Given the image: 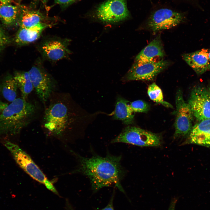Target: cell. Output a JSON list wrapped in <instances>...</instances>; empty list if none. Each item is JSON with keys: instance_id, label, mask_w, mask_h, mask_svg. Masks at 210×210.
I'll use <instances>...</instances> for the list:
<instances>
[{"instance_id": "cell-7", "label": "cell", "mask_w": 210, "mask_h": 210, "mask_svg": "<svg viewBox=\"0 0 210 210\" xmlns=\"http://www.w3.org/2000/svg\"><path fill=\"white\" fill-rule=\"evenodd\" d=\"M34 88L40 100L46 102L53 92L54 84L51 76L39 63L28 71Z\"/></svg>"}, {"instance_id": "cell-11", "label": "cell", "mask_w": 210, "mask_h": 210, "mask_svg": "<svg viewBox=\"0 0 210 210\" xmlns=\"http://www.w3.org/2000/svg\"><path fill=\"white\" fill-rule=\"evenodd\" d=\"M193 115L199 121L210 119V90L197 86L192 90L188 101Z\"/></svg>"}, {"instance_id": "cell-16", "label": "cell", "mask_w": 210, "mask_h": 210, "mask_svg": "<svg viewBox=\"0 0 210 210\" xmlns=\"http://www.w3.org/2000/svg\"><path fill=\"white\" fill-rule=\"evenodd\" d=\"M182 57L197 74H202L208 70L209 59L206 49L185 54Z\"/></svg>"}, {"instance_id": "cell-13", "label": "cell", "mask_w": 210, "mask_h": 210, "mask_svg": "<svg viewBox=\"0 0 210 210\" xmlns=\"http://www.w3.org/2000/svg\"><path fill=\"white\" fill-rule=\"evenodd\" d=\"M189 133V143L210 147V119L202 120L195 125Z\"/></svg>"}, {"instance_id": "cell-25", "label": "cell", "mask_w": 210, "mask_h": 210, "mask_svg": "<svg viewBox=\"0 0 210 210\" xmlns=\"http://www.w3.org/2000/svg\"><path fill=\"white\" fill-rule=\"evenodd\" d=\"M114 195V194H113L109 203L103 209L97 210H114L113 204Z\"/></svg>"}, {"instance_id": "cell-4", "label": "cell", "mask_w": 210, "mask_h": 210, "mask_svg": "<svg viewBox=\"0 0 210 210\" xmlns=\"http://www.w3.org/2000/svg\"><path fill=\"white\" fill-rule=\"evenodd\" d=\"M111 143H125L141 147L158 146L161 144L162 140L156 134L138 127L127 126Z\"/></svg>"}, {"instance_id": "cell-10", "label": "cell", "mask_w": 210, "mask_h": 210, "mask_svg": "<svg viewBox=\"0 0 210 210\" xmlns=\"http://www.w3.org/2000/svg\"><path fill=\"white\" fill-rule=\"evenodd\" d=\"M69 39L51 37L43 40L39 46L40 51L44 58L56 62L69 56L71 53L68 46Z\"/></svg>"}, {"instance_id": "cell-19", "label": "cell", "mask_w": 210, "mask_h": 210, "mask_svg": "<svg viewBox=\"0 0 210 210\" xmlns=\"http://www.w3.org/2000/svg\"><path fill=\"white\" fill-rule=\"evenodd\" d=\"M13 77L20 90L22 98L26 99L34 89L29 72H16Z\"/></svg>"}, {"instance_id": "cell-23", "label": "cell", "mask_w": 210, "mask_h": 210, "mask_svg": "<svg viewBox=\"0 0 210 210\" xmlns=\"http://www.w3.org/2000/svg\"><path fill=\"white\" fill-rule=\"evenodd\" d=\"M130 105L133 112L146 113L150 108L148 103L141 100L134 101L130 103Z\"/></svg>"}, {"instance_id": "cell-20", "label": "cell", "mask_w": 210, "mask_h": 210, "mask_svg": "<svg viewBox=\"0 0 210 210\" xmlns=\"http://www.w3.org/2000/svg\"><path fill=\"white\" fill-rule=\"evenodd\" d=\"M43 18L38 12L23 10L20 20V27L29 28L42 23Z\"/></svg>"}, {"instance_id": "cell-9", "label": "cell", "mask_w": 210, "mask_h": 210, "mask_svg": "<svg viewBox=\"0 0 210 210\" xmlns=\"http://www.w3.org/2000/svg\"><path fill=\"white\" fill-rule=\"evenodd\" d=\"M184 14L167 8L155 11L150 17L147 23L148 28L154 33L175 27L184 20Z\"/></svg>"}, {"instance_id": "cell-26", "label": "cell", "mask_w": 210, "mask_h": 210, "mask_svg": "<svg viewBox=\"0 0 210 210\" xmlns=\"http://www.w3.org/2000/svg\"><path fill=\"white\" fill-rule=\"evenodd\" d=\"M75 0H56V2L58 4L63 5H68Z\"/></svg>"}, {"instance_id": "cell-2", "label": "cell", "mask_w": 210, "mask_h": 210, "mask_svg": "<svg viewBox=\"0 0 210 210\" xmlns=\"http://www.w3.org/2000/svg\"><path fill=\"white\" fill-rule=\"evenodd\" d=\"M51 101L44 114V126L52 135L61 136L84 123L85 117L69 96L61 94Z\"/></svg>"}, {"instance_id": "cell-3", "label": "cell", "mask_w": 210, "mask_h": 210, "mask_svg": "<svg viewBox=\"0 0 210 210\" xmlns=\"http://www.w3.org/2000/svg\"><path fill=\"white\" fill-rule=\"evenodd\" d=\"M35 105L22 98L16 99L0 113V136L18 134L35 117Z\"/></svg>"}, {"instance_id": "cell-27", "label": "cell", "mask_w": 210, "mask_h": 210, "mask_svg": "<svg viewBox=\"0 0 210 210\" xmlns=\"http://www.w3.org/2000/svg\"><path fill=\"white\" fill-rule=\"evenodd\" d=\"M177 201V198H173L171 201L168 210H175V206Z\"/></svg>"}, {"instance_id": "cell-1", "label": "cell", "mask_w": 210, "mask_h": 210, "mask_svg": "<svg viewBox=\"0 0 210 210\" xmlns=\"http://www.w3.org/2000/svg\"><path fill=\"white\" fill-rule=\"evenodd\" d=\"M76 156L78 165L75 172L89 178L94 192L114 185L125 192L121 184L125 174L121 165V156L108 154L104 157L96 155L89 158L77 155Z\"/></svg>"}, {"instance_id": "cell-21", "label": "cell", "mask_w": 210, "mask_h": 210, "mask_svg": "<svg viewBox=\"0 0 210 210\" xmlns=\"http://www.w3.org/2000/svg\"><path fill=\"white\" fill-rule=\"evenodd\" d=\"M19 14V9L16 6L10 4L0 6V19L5 25H9L16 20Z\"/></svg>"}, {"instance_id": "cell-24", "label": "cell", "mask_w": 210, "mask_h": 210, "mask_svg": "<svg viewBox=\"0 0 210 210\" xmlns=\"http://www.w3.org/2000/svg\"><path fill=\"white\" fill-rule=\"evenodd\" d=\"M9 42L8 37L4 31L0 27V51Z\"/></svg>"}, {"instance_id": "cell-12", "label": "cell", "mask_w": 210, "mask_h": 210, "mask_svg": "<svg viewBox=\"0 0 210 210\" xmlns=\"http://www.w3.org/2000/svg\"><path fill=\"white\" fill-rule=\"evenodd\" d=\"M97 15L99 19L106 22H116L124 20L130 15L127 0H108L99 6Z\"/></svg>"}, {"instance_id": "cell-6", "label": "cell", "mask_w": 210, "mask_h": 210, "mask_svg": "<svg viewBox=\"0 0 210 210\" xmlns=\"http://www.w3.org/2000/svg\"><path fill=\"white\" fill-rule=\"evenodd\" d=\"M170 63L169 61L163 59L150 62L135 61L123 80L125 81L152 80L167 67Z\"/></svg>"}, {"instance_id": "cell-5", "label": "cell", "mask_w": 210, "mask_h": 210, "mask_svg": "<svg viewBox=\"0 0 210 210\" xmlns=\"http://www.w3.org/2000/svg\"><path fill=\"white\" fill-rule=\"evenodd\" d=\"M5 146L10 151L17 163L31 177L49 188L53 184L48 180L30 157L18 145L6 141Z\"/></svg>"}, {"instance_id": "cell-17", "label": "cell", "mask_w": 210, "mask_h": 210, "mask_svg": "<svg viewBox=\"0 0 210 210\" xmlns=\"http://www.w3.org/2000/svg\"><path fill=\"white\" fill-rule=\"evenodd\" d=\"M129 102L122 97H117L115 104L114 119L121 120L126 125L133 124L134 121V115Z\"/></svg>"}, {"instance_id": "cell-14", "label": "cell", "mask_w": 210, "mask_h": 210, "mask_svg": "<svg viewBox=\"0 0 210 210\" xmlns=\"http://www.w3.org/2000/svg\"><path fill=\"white\" fill-rule=\"evenodd\" d=\"M51 26L42 22L29 28L20 27L15 36V41L20 46L34 42L39 38L46 29Z\"/></svg>"}, {"instance_id": "cell-30", "label": "cell", "mask_w": 210, "mask_h": 210, "mask_svg": "<svg viewBox=\"0 0 210 210\" xmlns=\"http://www.w3.org/2000/svg\"><path fill=\"white\" fill-rule=\"evenodd\" d=\"M7 105L8 104H6L3 102H0V112H1Z\"/></svg>"}, {"instance_id": "cell-15", "label": "cell", "mask_w": 210, "mask_h": 210, "mask_svg": "<svg viewBox=\"0 0 210 210\" xmlns=\"http://www.w3.org/2000/svg\"><path fill=\"white\" fill-rule=\"evenodd\" d=\"M165 55L161 38L158 35L138 54L135 58V61H157L156 58H162Z\"/></svg>"}, {"instance_id": "cell-18", "label": "cell", "mask_w": 210, "mask_h": 210, "mask_svg": "<svg viewBox=\"0 0 210 210\" xmlns=\"http://www.w3.org/2000/svg\"><path fill=\"white\" fill-rule=\"evenodd\" d=\"M18 88L13 77L8 76L0 84V92L7 101L12 102L16 98Z\"/></svg>"}, {"instance_id": "cell-29", "label": "cell", "mask_w": 210, "mask_h": 210, "mask_svg": "<svg viewBox=\"0 0 210 210\" xmlns=\"http://www.w3.org/2000/svg\"><path fill=\"white\" fill-rule=\"evenodd\" d=\"M12 0H0V6L10 3Z\"/></svg>"}, {"instance_id": "cell-31", "label": "cell", "mask_w": 210, "mask_h": 210, "mask_svg": "<svg viewBox=\"0 0 210 210\" xmlns=\"http://www.w3.org/2000/svg\"><path fill=\"white\" fill-rule=\"evenodd\" d=\"M206 50L209 59V66L208 70H210V49H206Z\"/></svg>"}, {"instance_id": "cell-28", "label": "cell", "mask_w": 210, "mask_h": 210, "mask_svg": "<svg viewBox=\"0 0 210 210\" xmlns=\"http://www.w3.org/2000/svg\"><path fill=\"white\" fill-rule=\"evenodd\" d=\"M66 208L67 210H75L68 199L66 200Z\"/></svg>"}, {"instance_id": "cell-22", "label": "cell", "mask_w": 210, "mask_h": 210, "mask_svg": "<svg viewBox=\"0 0 210 210\" xmlns=\"http://www.w3.org/2000/svg\"><path fill=\"white\" fill-rule=\"evenodd\" d=\"M147 93L150 99L154 102L161 104L166 107L173 108L171 104L164 100L162 91L155 83L149 86Z\"/></svg>"}, {"instance_id": "cell-8", "label": "cell", "mask_w": 210, "mask_h": 210, "mask_svg": "<svg viewBox=\"0 0 210 210\" xmlns=\"http://www.w3.org/2000/svg\"><path fill=\"white\" fill-rule=\"evenodd\" d=\"M175 103L176 110L174 137L177 138L185 136L190 132L192 127L193 114L189 104L184 100L182 92L180 89L177 92Z\"/></svg>"}]
</instances>
